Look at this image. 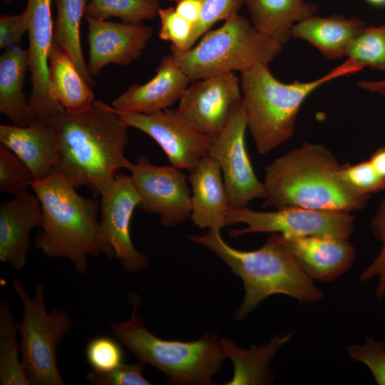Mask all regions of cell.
<instances>
[{"label":"cell","mask_w":385,"mask_h":385,"mask_svg":"<svg viewBox=\"0 0 385 385\" xmlns=\"http://www.w3.org/2000/svg\"><path fill=\"white\" fill-rule=\"evenodd\" d=\"M46 122L58 137L54 168L76 188L85 186L98 197L113 183L118 170L132 168L133 163L124 154L128 126L112 106L95 100L83 112L64 111Z\"/></svg>","instance_id":"obj_1"},{"label":"cell","mask_w":385,"mask_h":385,"mask_svg":"<svg viewBox=\"0 0 385 385\" xmlns=\"http://www.w3.org/2000/svg\"><path fill=\"white\" fill-rule=\"evenodd\" d=\"M340 167L327 148L304 142L266 166L263 207L348 212L363 209L369 195L349 187L339 174Z\"/></svg>","instance_id":"obj_2"},{"label":"cell","mask_w":385,"mask_h":385,"mask_svg":"<svg viewBox=\"0 0 385 385\" xmlns=\"http://www.w3.org/2000/svg\"><path fill=\"white\" fill-rule=\"evenodd\" d=\"M221 259L233 274L243 282L245 295L235 313L237 321L243 320L265 299L274 294L292 297L299 303H317L324 293L296 263L281 241L279 233H270L260 248L242 251L229 246L220 232L208 230L203 235H186Z\"/></svg>","instance_id":"obj_3"},{"label":"cell","mask_w":385,"mask_h":385,"mask_svg":"<svg viewBox=\"0 0 385 385\" xmlns=\"http://www.w3.org/2000/svg\"><path fill=\"white\" fill-rule=\"evenodd\" d=\"M38 197L43 214L41 230L35 247L48 257L68 260L79 274L88 270V255L101 253L98 243L100 204L96 198L79 195L56 169L44 179L30 185Z\"/></svg>","instance_id":"obj_4"},{"label":"cell","mask_w":385,"mask_h":385,"mask_svg":"<svg viewBox=\"0 0 385 385\" xmlns=\"http://www.w3.org/2000/svg\"><path fill=\"white\" fill-rule=\"evenodd\" d=\"M366 67L349 58L324 76L309 82L284 83L274 78L267 64L241 72L240 88L247 128L256 149L266 154L286 143L293 135L299 110L317 88Z\"/></svg>","instance_id":"obj_5"},{"label":"cell","mask_w":385,"mask_h":385,"mask_svg":"<svg viewBox=\"0 0 385 385\" xmlns=\"http://www.w3.org/2000/svg\"><path fill=\"white\" fill-rule=\"evenodd\" d=\"M133 306L130 318L111 324L117 340L129 349L143 365H151L163 372L168 382L179 385H214L212 376L226 358L221 338L207 332L192 342L165 340L152 334L141 317L136 315L140 299L136 293L128 295Z\"/></svg>","instance_id":"obj_6"},{"label":"cell","mask_w":385,"mask_h":385,"mask_svg":"<svg viewBox=\"0 0 385 385\" xmlns=\"http://www.w3.org/2000/svg\"><path fill=\"white\" fill-rule=\"evenodd\" d=\"M288 36H272L259 31L239 14L220 28L205 33L195 46L172 56L190 81L252 68L267 64L282 51Z\"/></svg>","instance_id":"obj_7"},{"label":"cell","mask_w":385,"mask_h":385,"mask_svg":"<svg viewBox=\"0 0 385 385\" xmlns=\"http://www.w3.org/2000/svg\"><path fill=\"white\" fill-rule=\"evenodd\" d=\"M13 288L23 304L22 320L18 323L22 364L31 385H64L57 366V347L65 334L72 329L68 312L52 308L47 312L44 285L38 282L31 297L17 279Z\"/></svg>","instance_id":"obj_8"},{"label":"cell","mask_w":385,"mask_h":385,"mask_svg":"<svg viewBox=\"0 0 385 385\" xmlns=\"http://www.w3.org/2000/svg\"><path fill=\"white\" fill-rule=\"evenodd\" d=\"M237 223L247 226L230 230L229 237L255 232L280 233L289 236L329 235L349 239L354 231V217L348 212L312 210L286 207L272 212H258L248 207L230 209L225 227Z\"/></svg>","instance_id":"obj_9"},{"label":"cell","mask_w":385,"mask_h":385,"mask_svg":"<svg viewBox=\"0 0 385 385\" xmlns=\"http://www.w3.org/2000/svg\"><path fill=\"white\" fill-rule=\"evenodd\" d=\"M141 198L130 175L118 173L100 195L98 243L101 253L119 260L124 270L134 274L149 266L147 255L134 247L130 220Z\"/></svg>","instance_id":"obj_10"},{"label":"cell","mask_w":385,"mask_h":385,"mask_svg":"<svg viewBox=\"0 0 385 385\" xmlns=\"http://www.w3.org/2000/svg\"><path fill=\"white\" fill-rule=\"evenodd\" d=\"M247 122L242 101L234 108L222 130L212 138L209 155L219 165L230 209L264 199L265 190L254 173L245 145Z\"/></svg>","instance_id":"obj_11"},{"label":"cell","mask_w":385,"mask_h":385,"mask_svg":"<svg viewBox=\"0 0 385 385\" xmlns=\"http://www.w3.org/2000/svg\"><path fill=\"white\" fill-rule=\"evenodd\" d=\"M130 172L141 198L139 209L159 215L164 227L176 226L190 218V185L181 169L173 165H154L142 154Z\"/></svg>","instance_id":"obj_12"},{"label":"cell","mask_w":385,"mask_h":385,"mask_svg":"<svg viewBox=\"0 0 385 385\" xmlns=\"http://www.w3.org/2000/svg\"><path fill=\"white\" fill-rule=\"evenodd\" d=\"M115 111L128 127L153 138L170 165L177 168L190 172L209 155L212 138L193 126L178 109L167 108L150 114Z\"/></svg>","instance_id":"obj_13"},{"label":"cell","mask_w":385,"mask_h":385,"mask_svg":"<svg viewBox=\"0 0 385 385\" xmlns=\"http://www.w3.org/2000/svg\"><path fill=\"white\" fill-rule=\"evenodd\" d=\"M52 0H27L24 11L29 24V67L31 91L29 98L31 119L45 121L64 111L53 98L48 83V56L53 42Z\"/></svg>","instance_id":"obj_14"},{"label":"cell","mask_w":385,"mask_h":385,"mask_svg":"<svg viewBox=\"0 0 385 385\" xmlns=\"http://www.w3.org/2000/svg\"><path fill=\"white\" fill-rule=\"evenodd\" d=\"M242 100L240 78L227 72L196 81L188 87L177 108L193 126L211 138L227 123Z\"/></svg>","instance_id":"obj_15"},{"label":"cell","mask_w":385,"mask_h":385,"mask_svg":"<svg viewBox=\"0 0 385 385\" xmlns=\"http://www.w3.org/2000/svg\"><path fill=\"white\" fill-rule=\"evenodd\" d=\"M89 58L87 69L93 78L109 63L128 66L143 53L153 29L143 23L113 22L85 15Z\"/></svg>","instance_id":"obj_16"},{"label":"cell","mask_w":385,"mask_h":385,"mask_svg":"<svg viewBox=\"0 0 385 385\" xmlns=\"http://www.w3.org/2000/svg\"><path fill=\"white\" fill-rule=\"evenodd\" d=\"M279 237L296 263L313 281L336 280L350 269L355 259V249L348 239L280 233Z\"/></svg>","instance_id":"obj_17"},{"label":"cell","mask_w":385,"mask_h":385,"mask_svg":"<svg viewBox=\"0 0 385 385\" xmlns=\"http://www.w3.org/2000/svg\"><path fill=\"white\" fill-rule=\"evenodd\" d=\"M190 79L171 55L162 58L156 74L147 83L132 84L112 102L124 112L150 114L172 106L188 87Z\"/></svg>","instance_id":"obj_18"},{"label":"cell","mask_w":385,"mask_h":385,"mask_svg":"<svg viewBox=\"0 0 385 385\" xmlns=\"http://www.w3.org/2000/svg\"><path fill=\"white\" fill-rule=\"evenodd\" d=\"M43 214L40 201L34 194L26 191L3 200L0 205V260L16 270L27 263L29 233L41 227Z\"/></svg>","instance_id":"obj_19"},{"label":"cell","mask_w":385,"mask_h":385,"mask_svg":"<svg viewBox=\"0 0 385 385\" xmlns=\"http://www.w3.org/2000/svg\"><path fill=\"white\" fill-rule=\"evenodd\" d=\"M0 143L29 167L35 180L46 178L58 159L56 131L41 118L32 119L26 126L1 124Z\"/></svg>","instance_id":"obj_20"},{"label":"cell","mask_w":385,"mask_h":385,"mask_svg":"<svg viewBox=\"0 0 385 385\" xmlns=\"http://www.w3.org/2000/svg\"><path fill=\"white\" fill-rule=\"evenodd\" d=\"M192 223L200 229L220 232L230 210L227 195L218 163L209 155L189 172Z\"/></svg>","instance_id":"obj_21"},{"label":"cell","mask_w":385,"mask_h":385,"mask_svg":"<svg viewBox=\"0 0 385 385\" xmlns=\"http://www.w3.org/2000/svg\"><path fill=\"white\" fill-rule=\"evenodd\" d=\"M365 27L364 21L356 16L346 19L343 15L321 17L314 14L294 24L289 34L309 42L327 58L338 59L346 55Z\"/></svg>","instance_id":"obj_22"},{"label":"cell","mask_w":385,"mask_h":385,"mask_svg":"<svg viewBox=\"0 0 385 385\" xmlns=\"http://www.w3.org/2000/svg\"><path fill=\"white\" fill-rule=\"evenodd\" d=\"M48 83L53 98L67 113L83 112L95 101L91 86L68 53L54 42L48 56Z\"/></svg>","instance_id":"obj_23"},{"label":"cell","mask_w":385,"mask_h":385,"mask_svg":"<svg viewBox=\"0 0 385 385\" xmlns=\"http://www.w3.org/2000/svg\"><path fill=\"white\" fill-rule=\"evenodd\" d=\"M294 331L286 335L274 337L271 342L260 346L243 349L234 341L221 338V344L226 356L232 362L234 374L232 379L225 385H266L274 380L269 364L275 354L291 339Z\"/></svg>","instance_id":"obj_24"},{"label":"cell","mask_w":385,"mask_h":385,"mask_svg":"<svg viewBox=\"0 0 385 385\" xmlns=\"http://www.w3.org/2000/svg\"><path fill=\"white\" fill-rule=\"evenodd\" d=\"M29 51L20 46L5 49L0 56V113L13 125L26 126L31 120L29 100L24 93Z\"/></svg>","instance_id":"obj_25"},{"label":"cell","mask_w":385,"mask_h":385,"mask_svg":"<svg viewBox=\"0 0 385 385\" xmlns=\"http://www.w3.org/2000/svg\"><path fill=\"white\" fill-rule=\"evenodd\" d=\"M245 4L256 29L272 36L290 37L294 24L317 11L305 0H245Z\"/></svg>","instance_id":"obj_26"},{"label":"cell","mask_w":385,"mask_h":385,"mask_svg":"<svg viewBox=\"0 0 385 385\" xmlns=\"http://www.w3.org/2000/svg\"><path fill=\"white\" fill-rule=\"evenodd\" d=\"M56 18L53 22V42L71 57L78 71L91 86L95 81L84 60L80 38V26L88 0H54Z\"/></svg>","instance_id":"obj_27"},{"label":"cell","mask_w":385,"mask_h":385,"mask_svg":"<svg viewBox=\"0 0 385 385\" xmlns=\"http://www.w3.org/2000/svg\"><path fill=\"white\" fill-rule=\"evenodd\" d=\"M18 322L6 297L0 299V384L31 385L24 370L16 339Z\"/></svg>","instance_id":"obj_28"},{"label":"cell","mask_w":385,"mask_h":385,"mask_svg":"<svg viewBox=\"0 0 385 385\" xmlns=\"http://www.w3.org/2000/svg\"><path fill=\"white\" fill-rule=\"evenodd\" d=\"M159 0H90L85 15L107 20L117 17L122 22L140 24L158 16Z\"/></svg>","instance_id":"obj_29"},{"label":"cell","mask_w":385,"mask_h":385,"mask_svg":"<svg viewBox=\"0 0 385 385\" xmlns=\"http://www.w3.org/2000/svg\"><path fill=\"white\" fill-rule=\"evenodd\" d=\"M346 56L365 66L385 71V21L379 26H366Z\"/></svg>","instance_id":"obj_30"},{"label":"cell","mask_w":385,"mask_h":385,"mask_svg":"<svg viewBox=\"0 0 385 385\" xmlns=\"http://www.w3.org/2000/svg\"><path fill=\"white\" fill-rule=\"evenodd\" d=\"M34 180L29 167L11 150L0 146V190L17 195L27 191Z\"/></svg>","instance_id":"obj_31"},{"label":"cell","mask_w":385,"mask_h":385,"mask_svg":"<svg viewBox=\"0 0 385 385\" xmlns=\"http://www.w3.org/2000/svg\"><path fill=\"white\" fill-rule=\"evenodd\" d=\"M245 0H202V9L197 22L183 51L190 49L196 41L219 21L238 14ZM181 51V52H183Z\"/></svg>","instance_id":"obj_32"},{"label":"cell","mask_w":385,"mask_h":385,"mask_svg":"<svg viewBox=\"0 0 385 385\" xmlns=\"http://www.w3.org/2000/svg\"><path fill=\"white\" fill-rule=\"evenodd\" d=\"M339 174L355 191L364 195L385 189V178L379 175L369 160L354 165H341Z\"/></svg>","instance_id":"obj_33"},{"label":"cell","mask_w":385,"mask_h":385,"mask_svg":"<svg viewBox=\"0 0 385 385\" xmlns=\"http://www.w3.org/2000/svg\"><path fill=\"white\" fill-rule=\"evenodd\" d=\"M346 351L354 361L369 369L377 384L385 385V341L365 337L363 344H349Z\"/></svg>","instance_id":"obj_34"},{"label":"cell","mask_w":385,"mask_h":385,"mask_svg":"<svg viewBox=\"0 0 385 385\" xmlns=\"http://www.w3.org/2000/svg\"><path fill=\"white\" fill-rule=\"evenodd\" d=\"M159 38L171 43L172 53L181 52L190 38L193 24L180 16L175 7L160 8Z\"/></svg>","instance_id":"obj_35"},{"label":"cell","mask_w":385,"mask_h":385,"mask_svg":"<svg viewBox=\"0 0 385 385\" xmlns=\"http://www.w3.org/2000/svg\"><path fill=\"white\" fill-rule=\"evenodd\" d=\"M86 356L93 370L108 371L123 363V353L119 344L107 336L91 339L87 345Z\"/></svg>","instance_id":"obj_36"},{"label":"cell","mask_w":385,"mask_h":385,"mask_svg":"<svg viewBox=\"0 0 385 385\" xmlns=\"http://www.w3.org/2000/svg\"><path fill=\"white\" fill-rule=\"evenodd\" d=\"M143 365L139 361L134 364L122 363L108 371H89L86 380L93 385H150L143 375Z\"/></svg>","instance_id":"obj_37"},{"label":"cell","mask_w":385,"mask_h":385,"mask_svg":"<svg viewBox=\"0 0 385 385\" xmlns=\"http://www.w3.org/2000/svg\"><path fill=\"white\" fill-rule=\"evenodd\" d=\"M371 227L373 235L382 247L376 259L361 273L359 280L366 282L378 276L379 283L385 277V195L371 220Z\"/></svg>","instance_id":"obj_38"},{"label":"cell","mask_w":385,"mask_h":385,"mask_svg":"<svg viewBox=\"0 0 385 385\" xmlns=\"http://www.w3.org/2000/svg\"><path fill=\"white\" fill-rule=\"evenodd\" d=\"M29 19L24 11L19 15H3L0 18V48L20 46L24 34L29 29Z\"/></svg>","instance_id":"obj_39"},{"label":"cell","mask_w":385,"mask_h":385,"mask_svg":"<svg viewBox=\"0 0 385 385\" xmlns=\"http://www.w3.org/2000/svg\"><path fill=\"white\" fill-rule=\"evenodd\" d=\"M175 2L176 11L194 27L201 13L202 0H175Z\"/></svg>","instance_id":"obj_40"},{"label":"cell","mask_w":385,"mask_h":385,"mask_svg":"<svg viewBox=\"0 0 385 385\" xmlns=\"http://www.w3.org/2000/svg\"><path fill=\"white\" fill-rule=\"evenodd\" d=\"M369 160L377 173L385 178V146L375 150Z\"/></svg>","instance_id":"obj_41"},{"label":"cell","mask_w":385,"mask_h":385,"mask_svg":"<svg viewBox=\"0 0 385 385\" xmlns=\"http://www.w3.org/2000/svg\"><path fill=\"white\" fill-rule=\"evenodd\" d=\"M359 88L369 92H376L379 94H385V80L376 81H361L358 82Z\"/></svg>","instance_id":"obj_42"},{"label":"cell","mask_w":385,"mask_h":385,"mask_svg":"<svg viewBox=\"0 0 385 385\" xmlns=\"http://www.w3.org/2000/svg\"><path fill=\"white\" fill-rule=\"evenodd\" d=\"M376 296L378 299H382L385 297V277L382 282L378 283L376 289Z\"/></svg>","instance_id":"obj_43"},{"label":"cell","mask_w":385,"mask_h":385,"mask_svg":"<svg viewBox=\"0 0 385 385\" xmlns=\"http://www.w3.org/2000/svg\"><path fill=\"white\" fill-rule=\"evenodd\" d=\"M366 1L374 5H382L385 4V0H366Z\"/></svg>","instance_id":"obj_44"},{"label":"cell","mask_w":385,"mask_h":385,"mask_svg":"<svg viewBox=\"0 0 385 385\" xmlns=\"http://www.w3.org/2000/svg\"><path fill=\"white\" fill-rule=\"evenodd\" d=\"M6 4H9L12 2L13 0H4Z\"/></svg>","instance_id":"obj_45"},{"label":"cell","mask_w":385,"mask_h":385,"mask_svg":"<svg viewBox=\"0 0 385 385\" xmlns=\"http://www.w3.org/2000/svg\"><path fill=\"white\" fill-rule=\"evenodd\" d=\"M169 1H174V2H175V0H169Z\"/></svg>","instance_id":"obj_46"}]
</instances>
